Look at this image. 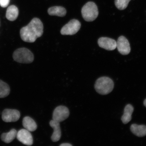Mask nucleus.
Masks as SVG:
<instances>
[{
    "label": "nucleus",
    "instance_id": "1",
    "mask_svg": "<svg viewBox=\"0 0 146 146\" xmlns=\"http://www.w3.org/2000/svg\"><path fill=\"white\" fill-rule=\"evenodd\" d=\"M43 32L42 23L39 18H35L32 19L26 26L21 29L20 35L24 41L33 43L37 38L42 35Z\"/></svg>",
    "mask_w": 146,
    "mask_h": 146
},
{
    "label": "nucleus",
    "instance_id": "2",
    "mask_svg": "<svg viewBox=\"0 0 146 146\" xmlns=\"http://www.w3.org/2000/svg\"><path fill=\"white\" fill-rule=\"evenodd\" d=\"M114 87V83L110 78L103 76L97 80L94 85L96 92L100 94L105 95L110 94Z\"/></svg>",
    "mask_w": 146,
    "mask_h": 146
},
{
    "label": "nucleus",
    "instance_id": "3",
    "mask_svg": "<svg viewBox=\"0 0 146 146\" xmlns=\"http://www.w3.org/2000/svg\"><path fill=\"white\" fill-rule=\"evenodd\" d=\"M81 12L84 19L88 22L94 21L98 15V7L95 3L92 1H89L84 5Z\"/></svg>",
    "mask_w": 146,
    "mask_h": 146
},
{
    "label": "nucleus",
    "instance_id": "4",
    "mask_svg": "<svg viewBox=\"0 0 146 146\" xmlns=\"http://www.w3.org/2000/svg\"><path fill=\"white\" fill-rule=\"evenodd\" d=\"M13 58L14 61L21 63H31L34 60L33 54L29 49L24 47L17 49L15 51Z\"/></svg>",
    "mask_w": 146,
    "mask_h": 146
},
{
    "label": "nucleus",
    "instance_id": "5",
    "mask_svg": "<svg viewBox=\"0 0 146 146\" xmlns=\"http://www.w3.org/2000/svg\"><path fill=\"white\" fill-rule=\"evenodd\" d=\"M81 23L78 20H71L62 28L61 33L62 35H72L75 34L79 31Z\"/></svg>",
    "mask_w": 146,
    "mask_h": 146
},
{
    "label": "nucleus",
    "instance_id": "6",
    "mask_svg": "<svg viewBox=\"0 0 146 146\" xmlns=\"http://www.w3.org/2000/svg\"><path fill=\"white\" fill-rule=\"evenodd\" d=\"M69 115V111L67 107L59 106L54 110L53 113V120L60 123L68 118Z\"/></svg>",
    "mask_w": 146,
    "mask_h": 146
},
{
    "label": "nucleus",
    "instance_id": "7",
    "mask_svg": "<svg viewBox=\"0 0 146 146\" xmlns=\"http://www.w3.org/2000/svg\"><path fill=\"white\" fill-rule=\"evenodd\" d=\"M21 116L19 111L16 110L5 109L2 114V118L6 123L14 122L18 121Z\"/></svg>",
    "mask_w": 146,
    "mask_h": 146
},
{
    "label": "nucleus",
    "instance_id": "8",
    "mask_svg": "<svg viewBox=\"0 0 146 146\" xmlns=\"http://www.w3.org/2000/svg\"><path fill=\"white\" fill-rule=\"evenodd\" d=\"M118 52L122 54L126 55L130 52L131 47L128 40L125 36H121L117 42V47Z\"/></svg>",
    "mask_w": 146,
    "mask_h": 146
},
{
    "label": "nucleus",
    "instance_id": "9",
    "mask_svg": "<svg viewBox=\"0 0 146 146\" xmlns=\"http://www.w3.org/2000/svg\"><path fill=\"white\" fill-rule=\"evenodd\" d=\"M17 138L18 140L24 145L31 146L33 144V138L30 131L25 129L20 130L17 133Z\"/></svg>",
    "mask_w": 146,
    "mask_h": 146
},
{
    "label": "nucleus",
    "instance_id": "10",
    "mask_svg": "<svg viewBox=\"0 0 146 146\" xmlns=\"http://www.w3.org/2000/svg\"><path fill=\"white\" fill-rule=\"evenodd\" d=\"M98 44L99 46L108 50H115L117 47V42L115 40L111 38L102 37L98 40Z\"/></svg>",
    "mask_w": 146,
    "mask_h": 146
},
{
    "label": "nucleus",
    "instance_id": "11",
    "mask_svg": "<svg viewBox=\"0 0 146 146\" xmlns=\"http://www.w3.org/2000/svg\"><path fill=\"white\" fill-rule=\"evenodd\" d=\"M50 124L51 127L54 129V132L51 137V139L52 141L57 142L60 139L61 136L60 123L52 119L50 121Z\"/></svg>",
    "mask_w": 146,
    "mask_h": 146
},
{
    "label": "nucleus",
    "instance_id": "12",
    "mask_svg": "<svg viewBox=\"0 0 146 146\" xmlns=\"http://www.w3.org/2000/svg\"><path fill=\"white\" fill-rule=\"evenodd\" d=\"M134 110V107L132 105L129 104L125 106L124 109L123 114L121 118V120L123 124H127L131 121Z\"/></svg>",
    "mask_w": 146,
    "mask_h": 146
},
{
    "label": "nucleus",
    "instance_id": "13",
    "mask_svg": "<svg viewBox=\"0 0 146 146\" xmlns=\"http://www.w3.org/2000/svg\"><path fill=\"white\" fill-rule=\"evenodd\" d=\"M130 129L133 134L139 137H143L146 135V126L138 125L136 124L131 125Z\"/></svg>",
    "mask_w": 146,
    "mask_h": 146
},
{
    "label": "nucleus",
    "instance_id": "14",
    "mask_svg": "<svg viewBox=\"0 0 146 146\" xmlns=\"http://www.w3.org/2000/svg\"><path fill=\"white\" fill-rule=\"evenodd\" d=\"M23 124L24 127L30 132H33L37 129V125L32 118L28 116L23 118Z\"/></svg>",
    "mask_w": 146,
    "mask_h": 146
},
{
    "label": "nucleus",
    "instance_id": "15",
    "mask_svg": "<svg viewBox=\"0 0 146 146\" xmlns=\"http://www.w3.org/2000/svg\"><path fill=\"white\" fill-rule=\"evenodd\" d=\"M19 15V10L15 5L9 6L7 9L6 17L11 21H14L17 19Z\"/></svg>",
    "mask_w": 146,
    "mask_h": 146
},
{
    "label": "nucleus",
    "instance_id": "16",
    "mask_svg": "<svg viewBox=\"0 0 146 146\" xmlns=\"http://www.w3.org/2000/svg\"><path fill=\"white\" fill-rule=\"evenodd\" d=\"M48 13L51 16H56L63 17L66 14V10L64 7L61 6H54L49 8Z\"/></svg>",
    "mask_w": 146,
    "mask_h": 146
},
{
    "label": "nucleus",
    "instance_id": "17",
    "mask_svg": "<svg viewBox=\"0 0 146 146\" xmlns=\"http://www.w3.org/2000/svg\"><path fill=\"white\" fill-rule=\"evenodd\" d=\"M17 131L15 129H12L9 132L3 133L1 135V139L5 143H10L15 139L17 135Z\"/></svg>",
    "mask_w": 146,
    "mask_h": 146
},
{
    "label": "nucleus",
    "instance_id": "18",
    "mask_svg": "<svg viewBox=\"0 0 146 146\" xmlns=\"http://www.w3.org/2000/svg\"><path fill=\"white\" fill-rule=\"evenodd\" d=\"M10 92V88L8 84L0 80V98L6 97Z\"/></svg>",
    "mask_w": 146,
    "mask_h": 146
},
{
    "label": "nucleus",
    "instance_id": "19",
    "mask_svg": "<svg viewBox=\"0 0 146 146\" xmlns=\"http://www.w3.org/2000/svg\"><path fill=\"white\" fill-rule=\"evenodd\" d=\"M131 0H115V5L119 10H123L126 8Z\"/></svg>",
    "mask_w": 146,
    "mask_h": 146
},
{
    "label": "nucleus",
    "instance_id": "20",
    "mask_svg": "<svg viewBox=\"0 0 146 146\" xmlns=\"http://www.w3.org/2000/svg\"><path fill=\"white\" fill-rule=\"evenodd\" d=\"M10 0H0V5L3 8H5L9 5Z\"/></svg>",
    "mask_w": 146,
    "mask_h": 146
},
{
    "label": "nucleus",
    "instance_id": "21",
    "mask_svg": "<svg viewBox=\"0 0 146 146\" xmlns=\"http://www.w3.org/2000/svg\"><path fill=\"white\" fill-rule=\"evenodd\" d=\"M60 146H72V145L68 143H64L61 144L60 145Z\"/></svg>",
    "mask_w": 146,
    "mask_h": 146
},
{
    "label": "nucleus",
    "instance_id": "22",
    "mask_svg": "<svg viewBox=\"0 0 146 146\" xmlns=\"http://www.w3.org/2000/svg\"><path fill=\"white\" fill-rule=\"evenodd\" d=\"M143 104L144 106H145L146 107V98L145 100H144L143 102Z\"/></svg>",
    "mask_w": 146,
    "mask_h": 146
}]
</instances>
